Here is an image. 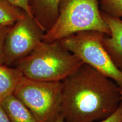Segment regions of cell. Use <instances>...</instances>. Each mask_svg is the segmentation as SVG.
<instances>
[{
  "instance_id": "obj_1",
  "label": "cell",
  "mask_w": 122,
  "mask_h": 122,
  "mask_svg": "<svg viewBox=\"0 0 122 122\" xmlns=\"http://www.w3.org/2000/svg\"><path fill=\"white\" fill-rule=\"evenodd\" d=\"M61 114L65 122H94L111 115L122 101L113 80L83 63L62 81Z\"/></svg>"
},
{
  "instance_id": "obj_2",
  "label": "cell",
  "mask_w": 122,
  "mask_h": 122,
  "mask_svg": "<svg viewBox=\"0 0 122 122\" xmlns=\"http://www.w3.org/2000/svg\"><path fill=\"white\" fill-rule=\"evenodd\" d=\"M84 63L60 41H42L15 63L24 76L33 80L62 81Z\"/></svg>"
},
{
  "instance_id": "obj_3",
  "label": "cell",
  "mask_w": 122,
  "mask_h": 122,
  "mask_svg": "<svg viewBox=\"0 0 122 122\" xmlns=\"http://www.w3.org/2000/svg\"><path fill=\"white\" fill-rule=\"evenodd\" d=\"M88 30L110 35V29L102 15L99 0H61L57 19L45 32L43 41H59Z\"/></svg>"
},
{
  "instance_id": "obj_4",
  "label": "cell",
  "mask_w": 122,
  "mask_h": 122,
  "mask_svg": "<svg viewBox=\"0 0 122 122\" xmlns=\"http://www.w3.org/2000/svg\"><path fill=\"white\" fill-rule=\"evenodd\" d=\"M13 94L28 107L37 122H54L61 114L62 81L36 80L23 76Z\"/></svg>"
},
{
  "instance_id": "obj_5",
  "label": "cell",
  "mask_w": 122,
  "mask_h": 122,
  "mask_svg": "<svg viewBox=\"0 0 122 122\" xmlns=\"http://www.w3.org/2000/svg\"><path fill=\"white\" fill-rule=\"evenodd\" d=\"M105 35L100 32L88 30L75 33L59 41L82 62L113 80L122 89V72L114 65L103 45Z\"/></svg>"
},
{
  "instance_id": "obj_6",
  "label": "cell",
  "mask_w": 122,
  "mask_h": 122,
  "mask_svg": "<svg viewBox=\"0 0 122 122\" xmlns=\"http://www.w3.org/2000/svg\"><path fill=\"white\" fill-rule=\"evenodd\" d=\"M45 32L34 18L25 14L11 25L6 36L4 64L11 66L31 53L43 41Z\"/></svg>"
},
{
  "instance_id": "obj_7",
  "label": "cell",
  "mask_w": 122,
  "mask_h": 122,
  "mask_svg": "<svg viewBox=\"0 0 122 122\" xmlns=\"http://www.w3.org/2000/svg\"><path fill=\"white\" fill-rule=\"evenodd\" d=\"M101 13L110 30V35H105L103 45L114 65L122 72V19Z\"/></svg>"
},
{
  "instance_id": "obj_8",
  "label": "cell",
  "mask_w": 122,
  "mask_h": 122,
  "mask_svg": "<svg viewBox=\"0 0 122 122\" xmlns=\"http://www.w3.org/2000/svg\"><path fill=\"white\" fill-rule=\"evenodd\" d=\"M61 0H30L32 14L44 31L54 25L59 14Z\"/></svg>"
},
{
  "instance_id": "obj_9",
  "label": "cell",
  "mask_w": 122,
  "mask_h": 122,
  "mask_svg": "<svg viewBox=\"0 0 122 122\" xmlns=\"http://www.w3.org/2000/svg\"><path fill=\"white\" fill-rule=\"evenodd\" d=\"M0 103L11 122H37L28 107L14 94Z\"/></svg>"
},
{
  "instance_id": "obj_10",
  "label": "cell",
  "mask_w": 122,
  "mask_h": 122,
  "mask_svg": "<svg viewBox=\"0 0 122 122\" xmlns=\"http://www.w3.org/2000/svg\"><path fill=\"white\" fill-rule=\"evenodd\" d=\"M23 76L16 67L0 64V102L14 93Z\"/></svg>"
},
{
  "instance_id": "obj_11",
  "label": "cell",
  "mask_w": 122,
  "mask_h": 122,
  "mask_svg": "<svg viewBox=\"0 0 122 122\" xmlns=\"http://www.w3.org/2000/svg\"><path fill=\"white\" fill-rule=\"evenodd\" d=\"M25 13L9 0H0V24L11 26Z\"/></svg>"
},
{
  "instance_id": "obj_12",
  "label": "cell",
  "mask_w": 122,
  "mask_h": 122,
  "mask_svg": "<svg viewBox=\"0 0 122 122\" xmlns=\"http://www.w3.org/2000/svg\"><path fill=\"white\" fill-rule=\"evenodd\" d=\"M102 12L122 19V0H99Z\"/></svg>"
},
{
  "instance_id": "obj_13",
  "label": "cell",
  "mask_w": 122,
  "mask_h": 122,
  "mask_svg": "<svg viewBox=\"0 0 122 122\" xmlns=\"http://www.w3.org/2000/svg\"><path fill=\"white\" fill-rule=\"evenodd\" d=\"M10 27L0 24V64H4V44Z\"/></svg>"
},
{
  "instance_id": "obj_14",
  "label": "cell",
  "mask_w": 122,
  "mask_h": 122,
  "mask_svg": "<svg viewBox=\"0 0 122 122\" xmlns=\"http://www.w3.org/2000/svg\"><path fill=\"white\" fill-rule=\"evenodd\" d=\"M99 122H122V100L117 109L111 115Z\"/></svg>"
},
{
  "instance_id": "obj_15",
  "label": "cell",
  "mask_w": 122,
  "mask_h": 122,
  "mask_svg": "<svg viewBox=\"0 0 122 122\" xmlns=\"http://www.w3.org/2000/svg\"><path fill=\"white\" fill-rule=\"evenodd\" d=\"M9 1L15 6L21 9L25 13L33 18L30 6V0H9Z\"/></svg>"
},
{
  "instance_id": "obj_16",
  "label": "cell",
  "mask_w": 122,
  "mask_h": 122,
  "mask_svg": "<svg viewBox=\"0 0 122 122\" xmlns=\"http://www.w3.org/2000/svg\"><path fill=\"white\" fill-rule=\"evenodd\" d=\"M0 122H11L1 103H0Z\"/></svg>"
},
{
  "instance_id": "obj_17",
  "label": "cell",
  "mask_w": 122,
  "mask_h": 122,
  "mask_svg": "<svg viewBox=\"0 0 122 122\" xmlns=\"http://www.w3.org/2000/svg\"><path fill=\"white\" fill-rule=\"evenodd\" d=\"M54 122H65L63 116L61 115V114H59V115L58 116L57 119L54 120Z\"/></svg>"
},
{
  "instance_id": "obj_18",
  "label": "cell",
  "mask_w": 122,
  "mask_h": 122,
  "mask_svg": "<svg viewBox=\"0 0 122 122\" xmlns=\"http://www.w3.org/2000/svg\"><path fill=\"white\" fill-rule=\"evenodd\" d=\"M120 94H121V99L122 100V89H120Z\"/></svg>"
}]
</instances>
